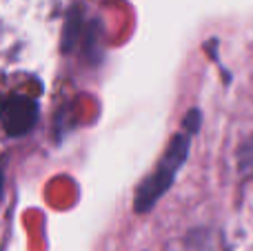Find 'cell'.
I'll return each mask as SVG.
<instances>
[{
  "instance_id": "6da1fadb",
  "label": "cell",
  "mask_w": 253,
  "mask_h": 251,
  "mask_svg": "<svg viewBox=\"0 0 253 251\" xmlns=\"http://www.w3.org/2000/svg\"><path fill=\"white\" fill-rule=\"evenodd\" d=\"M202 125V114L200 109H191L182 120V129L175 133L169 140L165 154L160 156L156 169L140 182V187L135 189V211L144 213L151 211L160 198L171 189L175 176L180 173V169L184 167L189 158V151H191V140L196 136V131Z\"/></svg>"
}]
</instances>
